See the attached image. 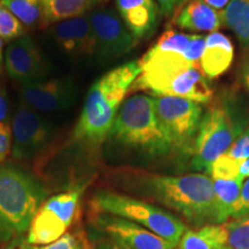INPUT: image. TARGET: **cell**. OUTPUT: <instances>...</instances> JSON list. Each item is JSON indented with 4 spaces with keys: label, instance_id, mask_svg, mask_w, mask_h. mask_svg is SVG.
Masks as SVG:
<instances>
[{
    "label": "cell",
    "instance_id": "cell-1",
    "mask_svg": "<svg viewBox=\"0 0 249 249\" xmlns=\"http://www.w3.org/2000/svg\"><path fill=\"white\" fill-rule=\"evenodd\" d=\"M145 194L195 226L218 224L213 179L204 173L160 176L135 173Z\"/></svg>",
    "mask_w": 249,
    "mask_h": 249
},
{
    "label": "cell",
    "instance_id": "cell-2",
    "mask_svg": "<svg viewBox=\"0 0 249 249\" xmlns=\"http://www.w3.org/2000/svg\"><path fill=\"white\" fill-rule=\"evenodd\" d=\"M140 71L139 61L134 60L113 68L93 82L74 128L76 141L95 147L108 138L118 111Z\"/></svg>",
    "mask_w": 249,
    "mask_h": 249
},
{
    "label": "cell",
    "instance_id": "cell-3",
    "mask_svg": "<svg viewBox=\"0 0 249 249\" xmlns=\"http://www.w3.org/2000/svg\"><path fill=\"white\" fill-rule=\"evenodd\" d=\"M140 75L132 88L145 90L157 96L187 98L209 103L213 90L200 66H195L183 55L174 52L149 50L139 60Z\"/></svg>",
    "mask_w": 249,
    "mask_h": 249
},
{
    "label": "cell",
    "instance_id": "cell-4",
    "mask_svg": "<svg viewBox=\"0 0 249 249\" xmlns=\"http://www.w3.org/2000/svg\"><path fill=\"white\" fill-rule=\"evenodd\" d=\"M248 126L249 111L244 101L231 91L218 95L202 117L193 151V169L208 173L210 165L229 151Z\"/></svg>",
    "mask_w": 249,
    "mask_h": 249
},
{
    "label": "cell",
    "instance_id": "cell-5",
    "mask_svg": "<svg viewBox=\"0 0 249 249\" xmlns=\"http://www.w3.org/2000/svg\"><path fill=\"white\" fill-rule=\"evenodd\" d=\"M46 197L44 186L29 173L0 164V242L20 239Z\"/></svg>",
    "mask_w": 249,
    "mask_h": 249
},
{
    "label": "cell",
    "instance_id": "cell-6",
    "mask_svg": "<svg viewBox=\"0 0 249 249\" xmlns=\"http://www.w3.org/2000/svg\"><path fill=\"white\" fill-rule=\"evenodd\" d=\"M108 138L151 157L173 151L172 142L156 114L155 99L141 93L121 104Z\"/></svg>",
    "mask_w": 249,
    "mask_h": 249
},
{
    "label": "cell",
    "instance_id": "cell-7",
    "mask_svg": "<svg viewBox=\"0 0 249 249\" xmlns=\"http://www.w3.org/2000/svg\"><path fill=\"white\" fill-rule=\"evenodd\" d=\"M92 205L102 213L128 219L178 246L187 226L169 211L160 207L113 192L101 191L93 196Z\"/></svg>",
    "mask_w": 249,
    "mask_h": 249
},
{
    "label": "cell",
    "instance_id": "cell-8",
    "mask_svg": "<svg viewBox=\"0 0 249 249\" xmlns=\"http://www.w3.org/2000/svg\"><path fill=\"white\" fill-rule=\"evenodd\" d=\"M154 99L156 114L172 142L173 151L193 155L204 113L201 103L170 96Z\"/></svg>",
    "mask_w": 249,
    "mask_h": 249
},
{
    "label": "cell",
    "instance_id": "cell-9",
    "mask_svg": "<svg viewBox=\"0 0 249 249\" xmlns=\"http://www.w3.org/2000/svg\"><path fill=\"white\" fill-rule=\"evenodd\" d=\"M81 189L60 193L43 202L28 230L27 242L45 246L58 240L73 223L79 208Z\"/></svg>",
    "mask_w": 249,
    "mask_h": 249
},
{
    "label": "cell",
    "instance_id": "cell-10",
    "mask_svg": "<svg viewBox=\"0 0 249 249\" xmlns=\"http://www.w3.org/2000/svg\"><path fill=\"white\" fill-rule=\"evenodd\" d=\"M12 155L17 160H30L48 148L54 139L51 120L20 102L12 119Z\"/></svg>",
    "mask_w": 249,
    "mask_h": 249
},
{
    "label": "cell",
    "instance_id": "cell-11",
    "mask_svg": "<svg viewBox=\"0 0 249 249\" xmlns=\"http://www.w3.org/2000/svg\"><path fill=\"white\" fill-rule=\"evenodd\" d=\"M89 20L96 39V54L99 60L120 58L135 48L139 40L124 26L113 8L96 7L89 12Z\"/></svg>",
    "mask_w": 249,
    "mask_h": 249
},
{
    "label": "cell",
    "instance_id": "cell-12",
    "mask_svg": "<svg viewBox=\"0 0 249 249\" xmlns=\"http://www.w3.org/2000/svg\"><path fill=\"white\" fill-rule=\"evenodd\" d=\"M21 102L39 113L66 111L76 98V86L71 76L39 79L20 85Z\"/></svg>",
    "mask_w": 249,
    "mask_h": 249
},
{
    "label": "cell",
    "instance_id": "cell-13",
    "mask_svg": "<svg viewBox=\"0 0 249 249\" xmlns=\"http://www.w3.org/2000/svg\"><path fill=\"white\" fill-rule=\"evenodd\" d=\"M96 225L117 249H173L177 246L164 240L139 224L124 218L101 213Z\"/></svg>",
    "mask_w": 249,
    "mask_h": 249
},
{
    "label": "cell",
    "instance_id": "cell-14",
    "mask_svg": "<svg viewBox=\"0 0 249 249\" xmlns=\"http://www.w3.org/2000/svg\"><path fill=\"white\" fill-rule=\"evenodd\" d=\"M5 67L11 79L20 85L44 79L51 73L50 64L30 36L11 42L5 52Z\"/></svg>",
    "mask_w": 249,
    "mask_h": 249
},
{
    "label": "cell",
    "instance_id": "cell-15",
    "mask_svg": "<svg viewBox=\"0 0 249 249\" xmlns=\"http://www.w3.org/2000/svg\"><path fill=\"white\" fill-rule=\"evenodd\" d=\"M49 33L55 46L73 61L96 54V39L88 14L55 23L49 27Z\"/></svg>",
    "mask_w": 249,
    "mask_h": 249
},
{
    "label": "cell",
    "instance_id": "cell-16",
    "mask_svg": "<svg viewBox=\"0 0 249 249\" xmlns=\"http://www.w3.org/2000/svg\"><path fill=\"white\" fill-rule=\"evenodd\" d=\"M118 14L136 39L151 36L157 27L158 7L154 0H116Z\"/></svg>",
    "mask_w": 249,
    "mask_h": 249
},
{
    "label": "cell",
    "instance_id": "cell-17",
    "mask_svg": "<svg viewBox=\"0 0 249 249\" xmlns=\"http://www.w3.org/2000/svg\"><path fill=\"white\" fill-rule=\"evenodd\" d=\"M234 48L229 37L216 31L205 37L200 67L207 79H216L231 67Z\"/></svg>",
    "mask_w": 249,
    "mask_h": 249
},
{
    "label": "cell",
    "instance_id": "cell-18",
    "mask_svg": "<svg viewBox=\"0 0 249 249\" xmlns=\"http://www.w3.org/2000/svg\"><path fill=\"white\" fill-rule=\"evenodd\" d=\"M177 27L192 33H216L222 27V12L204 0H187L174 18Z\"/></svg>",
    "mask_w": 249,
    "mask_h": 249
},
{
    "label": "cell",
    "instance_id": "cell-19",
    "mask_svg": "<svg viewBox=\"0 0 249 249\" xmlns=\"http://www.w3.org/2000/svg\"><path fill=\"white\" fill-rule=\"evenodd\" d=\"M105 0H42L40 27L46 28L61 21L88 14Z\"/></svg>",
    "mask_w": 249,
    "mask_h": 249
},
{
    "label": "cell",
    "instance_id": "cell-20",
    "mask_svg": "<svg viewBox=\"0 0 249 249\" xmlns=\"http://www.w3.org/2000/svg\"><path fill=\"white\" fill-rule=\"evenodd\" d=\"M179 249H227V231L224 224H209L197 230H187Z\"/></svg>",
    "mask_w": 249,
    "mask_h": 249
},
{
    "label": "cell",
    "instance_id": "cell-21",
    "mask_svg": "<svg viewBox=\"0 0 249 249\" xmlns=\"http://www.w3.org/2000/svg\"><path fill=\"white\" fill-rule=\"evenodd\" d=\"M244 180L245 179L242 177L227 180H213L218 224L227 223V220L232 218L233 211H234L235 205L240 197Z\"/></svg>",
    "mask_w": 249,
    "mask_h": 249
},
{
    "label": "cell",
    "instance_id": "cell-22",
    "mask_svg": "<svg viewBox=\"0 0 249 249\" xmlns=\"http://www.w3.org/2000/svg\"><path fill=\"white\" fill-rule=\"evenodd\" d=\"M222 12V26L229 28L246 49H249V0H230Z\"/></svg>",
    "mask_w": 249,
    "mask_h": 249
},
{
    "label": "cell",
    "instance_id": "cell-23",
    "mask_svg": "<svg viewBox=\"0 0 249 249\" xmlns=\"http://www.w3.org/2000/svg\"><path fill=\"white\" fill-rule=\"evenodd\" d=\"M2 5L23 24L30 28L40 24L42 0H0Z\"/></svg>",
    "mask_w": 249,
    "mask_h": 249
},
{
    "label": "cell",
    "instance_id": "cell-24",
    "mask_svg": "<svg viewBox=\"0 0 249 249\" xmlns=\"http://www.w3.org/2000/svg\"><path fill=\"white\" fill-rule=\"evenodd\" d=\"M230 249H249V213L225 223Z\"/></svg>",
    "mask_w": 249,
    "mask_h": 249
},
{
    "label": "cell",
    "instance_id": "cell-25",
    "mask_svg": "<svg viewBox=\"0 0 249 249\" xmlns=\"http://www.w3.org/2000/svg\"><path fill=\"white\" fill-rule=\"evenodd\" d=\"M240 165L241 161L234 160L231 156L224 154L217 158L213 164L208 173L213 180L217 179H235L240 176Z\"/></svg>",
    "mask_w": 249,
    "mask_h": 249
},
{
    "label": "cell",
    "instance_id": "cell-26",
    "mask_svg": "<svg viewBox=\"0 0 249 249\" xmlns=\"http://www.w3.org/2000/svg\"><path fill=\"white\" fill-rule=\"evenodd\" d=\"M26 27L0 2V38L13 40L26 36Z\"/></svg>",
    "mask_w": 249,
    "mask_h": 249
},
{
    "label": "cell",
    "instance_id": "cell-27",
    "mask_svg": "<svg viewBox=\"0 0 249 249\" xmlns=\"http://www.w3.org/2000/svg\"><path fill=\"white\" fill-rule=\"evenodd\" d=\"M226 154L231 156L234 160L241 161V163L249 158V126L235 140L234 143L231 145V148L229 149V151Z\"/></svg>",
    "mask_w": 249,
    "mask_h": 249
},
{
    "label": "cell",
    "instance_id": "cell-28",
    "mask_svg": "<svg viewBox=\"0 0 249 249\" xmlns=\"http://www.w3.org/2000/svg\"><path fill=\"white\" fill-rule=\"evenodd\" d=\"M12 151V128L8 123H0V164Z\"/></svg>",
    "mask_w": 249,
    "mask_h": 249
},
{
    "label": "cell",
    "instance_id": "cell-29",
    "mask_svg": "<svg viewBox=\"0 0 249 249\" xmlns=\"http://www.w3.org/2000/svg\"><path fill=\"white\" fill-rule=\"evenodd\" d=\"M249 213V177L244 180L242 183L240 197H239L238 203H236L234 211H233L232 218H239Z\"/></svg>",
    "mask_w": 249,
    "mask_h": 249
},
{
    "label": "cell",
    "instance_id": "cell-30",
    "mask_svg": "<svg viewBox=\"0 0 249 249\" xmlns=\"http://www.w3.org/2000/svg\"><path fill=\"white\" fill-rule=\"evenodd\" d=\"M39 249H79V246H77V242L73 235L70 233H65L58 240L52 242V244L42 246Z\"/></svg>",
    "mask_w": 249,
    "mask_h": 249
},
{
    "label": "cell",
    "instance_id": "cell-31",
    "mask_svg": "<svg viewBox=\"0 0 249 249\" xmlns=\"http://www.w3.org/2000/svg\"><path fill=\"white\" fill-rule=\"evenodd\" d=\"M157 1L163 15H165V17H171L177 11H179L182 5H185L187 0H157Z\"/></svg>",
    "mask_w": 249,
    "mask_h": 249
},
{
    "label": "cell",
    "instance_id": "cell-32",
    "mask_svg": "<svg viewBox=\"0 0 249 249\" xmlns=\"http://www.w3.org/2000/svg\"><path fill=\"white\" fill-rule=\"evenodd\" d=\"M8 99L4 88L0 87V123H6L8 114Z\"/></svg>",
    "mask_w": 249,
    "mask_h": 249
},
{
    "label": "cell",
    "instance_id": "cell-33",
    "mask_svg": "<svg viewBox=\"0 0 249 249\" xmlns=\"http://www.w3.org/2000/svg\"><path fill=\"white\" fill-rule=\"evenodd\" d=\"M240 80L242 82V85L247 91L249 92V55L246 57L242 61L241 67H240Z\"/></svg>",
    "mask_w": 249,
    "mask_h": 249
},
{
    "label": "cell",
    "instance_id": "cell-34",
    "mask_svg": "<svg viewBox=\"0 0 249 249\" xmlns=\"http://www.w3.org/2000/svg\"><path fill=\"white\" fill-rule=\"evenodd\" d=\"M204 1L213 8L217 9V11H223L226 7V5L229 4L230 0H204Z\"/></svg>",
    "mask_w": 249,
    "mask_h": 249
},
{
    "label": "cell",
    "instance_id": "cell-35",
    "mask_svg": "<svg viewBox=\"0 0 249 249\" xmlns=\"http://www.w3.org/2000/svg\"><path fill=\"white\" fill-rule=\"evenodd\" d=\"M240 176L242 178L246 179L247 177H249V158L244 160L240 165Z\"/></svg>",
    "mask_w": 249,
    "mask_h": 249
},
{
    "label": "cell",
    "instance_id": "cell-36",
    "mask_svg": "<svg viewBox=\"0 0 249 249\" xmlns=\"http://www.w3.org/2000/svg\"><path fill=\"white\" fill-rule=\"evenodd\" d=\"M7 249H27V248H26V245H24L20 239H17V240L12 241L11 246H9Z\"/></svg>",
    "mask_w": 249,
    "mask_h": 249
},
{
    "label": "cell",
    "instance_id": "cell-37",
    "mask_svg": "<svg viewBox=\"0 0 249 249\" xmlns=\"http://www.w3.org/2000/svg\"><path fill=\"white\" fill-rule=\"evenodd\" d=\"M1 65H2V52H0V70H1Z\"/></svg>",
    "mask_w": 249,
    "mask_h": 249
},
{
    "label": "cell",
    "instance_id": "cell-38",
    "mask_svg": "<svg viewBox=\"0 0 249 249\" xmlns=\"http://www.w3.org/2000/svg\"><path fill=\"white\" fill-rule=\"evenodd\" d=\"M28 249H39V247H37V246H31V247H29Z\"/></svg>",
    "mask_w": 249,
    "mask_h": 249
},
{
    "label": "cell",
    "instance_id": "cell-39",
    "mask_svg": "<svg viewBox=\"0 0 249 249\" xmlns=\"http://www.w3.org/2000/svg\"><path fill=\"white\" fill-rule=\"evenodd\" d=\"M227 249H230V248H227Z\"/></svg>",
    "mask_w": 249,
    "mask_h": 249
},
{
    "label": "cell",
    "instance_id": "cell-40",
    "mask_svg": "<svg viewBox=\"0 0 249 249\" xmlns=\"http://www.w3.org/2000/svg\"><path fill=\"white\" fill-rule=\"evenodd\" d=\"M173 249H176V248H173Z\"/></svg>",
    "mask_w": 249,
    "mask_h": 249
}]
</instances>
